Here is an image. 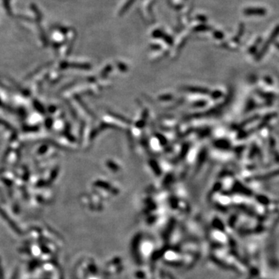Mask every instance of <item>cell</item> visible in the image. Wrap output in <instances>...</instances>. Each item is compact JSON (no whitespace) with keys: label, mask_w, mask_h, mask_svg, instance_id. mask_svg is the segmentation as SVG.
Listing matches in <instances>:
<instances>
[{"label":"cell","mask_w":279,"mask_h":279,"mask_svg":"<svg viewBox=\"0 0 279 279\" xmlns=\"http://www.w3.org/2000/svg\"><path fill=\"white\" fill-rule=\"evenodd\" d=\"M266 13L265 9H261V8H255V9H246L244 10V14L245 15H249V16H263Z\"/></svg>","instance_id":"cell-1"},{"label":"cell","mask_w":279,"mask_h":279,"mask_svg":"<svg viewBox=\"0 0 279 279\" xmlns=\"http://www.w3.org/2000/svg\"><path fill=\"white\" fill-rule=\"evenodd\" d=\"M134 1H135V0H128L127 2H126V3L124 5V6L123 7V9L120 10V14L124 13H125V12L126 11V10L129 9V8H130V6H131V5L134 3Z\"/></svg>","instance_id":"cell-2"},{"label":"cell","mask_w":279,"mask_h":279,"mask_svg":"<svg viewBox=\"0 0 279 279\" xmlns=\"http://www.w3.org/2000/svg\"><path fill=\"white\" fill-rule=\"evenodd\" d=\"M215 36L217 37L218 38H219V36L223 37V34H222V33H219V32H216V33H215Z\"/></svg>","instance_id":"cell-3"}]
</instances>
